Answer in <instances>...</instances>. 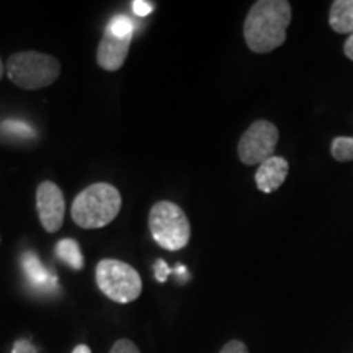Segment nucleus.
Masks as SVG:
<instances>
[{"label":"nucleus","mask_w":353,"mask_h":353,"mask_svg":"<svg viewBox=\"0 0 353 353\" xmlns=\"http://www.w3.org/2000/svg\"><path fill=\"white\" fill-rule=\"evenodd\" d=\"M291 23V6L286 0H259L244 21V38L250 51L270 52L286 41Z\"/></svg>","instance_id":"1"},{"label":"nucleus","mask_w":353,"mask_h":353,"mask_svg":"<svg viewBox=\"0 0 353 353\" xmlns=\"http://www.w3.org/2000/svg\"><path fill=\"white\" fill-rule=\"evenodd\" d=\"M121 210V195L113 185L94 183L76 196L72 203V219L83 229L108 226Z\"/></svg>","instance_id":"2"},{"label":"nucleus","mask_w":353,"mask_h":353,"mask_svg":"<svg viewBox=\"0 0 353 353\" xmlns=\"http://www.w3.org/2000/svg\"><path fill=\"white\" fill-rule=\"evenodd\" d=\"M61 64L56 57L38 51L15 52L7 61V76L17 87L38 90L56 82Z\"/></svg>","instance_id":"3"},{"label":"nucleus","mask_w":353,"mask_h":353,"mask_svg":"<svg viewBox=\"0 0 353 353\" xmlns=\"http://www.w3.org/2000/svg\"><path fill=\"white\" fill-rule=\"evenodd\" d=\"M149 231L152 239L165 250L183 249L192 236L185 211L172 201H159L149 211Z\"/></svg>","instance_id":"4"},{"label":"nucleus","mask_w":353,"mask_h":353,"mask_svg":"<svg viewBox=\"0 0 353 353\" xmlns=\"http://www.w3.org/2000/svg\"><path fill=\"white\" fill-rule=\"evenodd\" d=\"M95 280L101 293L114 303L128 304L139 298L143 281L139 273L117 259H103L97 265Z\"/></svg>","instance_id":"5"},{"label":"nucleus","mask_w":353,"mask_h":353,"mask_svg":"<svg viewBox=\"0 0 353 353\" xmlns=\"http://www.w3.org/2000/svg\"><path fill=\"white\" fill-rule=\"evenodd\" d=\"M280 132L273 123L259 120L247 128L237 144V156L245 165H260L273 157Z\"/></svg>","instance_id":"6"},{"label":"nucleus","mask_w":353,"mask_h":353,"mask_svg":"<svg viewBox=\"0 0 353 353\" xmlns=\"http://www.w3.org/2000/svg\"><path fill=\"white\" fill-rule=\"evenodd\" d=\"M37 210L41 226L46 232H56L63 226L65 200L63 190L54 182L39 183L37 190Z\"/></svg>","instance_id":"7"},{"label":"nucleus","mask_w":353,"mask_h":353,"mask_svg":"<svg viewBox=\"0 0 353 353\" xmlns=\"http://www.w3.org/2000/svg\"><path fill=\"white\" fill-rule=\"evenodd\" d=\"M132 37L120 38L117 34H113L108 30H105L103 38L99 44V50H97V63L101 69L110 70H118L125 64V59L130 52V44Z\"/></svg>","instance_id":"8"},{"label":"nucleus","mask_w":353,"mask_h":353,"mask_svg":"<svg viewBox=\"0 0 353 353\" xmlns=\"http://www.w3.org/2000/svg\"><path fill=\"white\" fill-rule=\"evenodd\" d=\"M290 165L286 159L280 156H273L259 165L257 174H255V183L257 188L263 193H273L283 185L288 176Z\"/></svg>","instance_id":"9"},{"label":"nucleus","mask_w":353,"mask_h":353,"mask_svg":"<svg viewBox=\"0 0 353 353\" xmlns=\"http://www.w3.org/2000/svg\"><path fill=\"white\" fill-rule=\"evenodd\" d=\"M329 25L335 33H353V0H335L330 6Z\"/></svg>","instance_id":"10"},{"label":"nucleus","mask_w":353,"mask_h":353,"mask_svg":"<svg viewBox=\"0 0 353 353\" xmlns=\"http://www.w3.org/2000/svg\"><path fill=\"white\" fill-rule=\"evenodd\" d=\"M21 265H23V272L26 278L30 280V283H33L38 288H50L51 285L56 283L54 276L44 268V265L39 262L37 254L26 252L21 257Z\"/></svg>","instance_id":"11"},{"label":"nucleus","mask_w":353,"mask_h":353,"mask_svg":"<svg viewBox=\"0 0 353 353\" xmlns=\"http://www.w3.org/2000/svg\"><path fill=\"white\" fill-rule=\"evenodd\" d=\"M57 259L68 263L72 270H82L83 268V255L77 241L74 239H63L57 242L56 245Z\"/></svg>","instance_id":"12"},{"label":"nucleus","mask_w":353,"mask_h":353,"mask_svg":"<svg viewBox=\"0 0 353 353\" xmlns=\"http://www.w3.org/2000/svg\"><path fill=\"white\" fill-rule=\"evenodd\" d=\"M330 154L337 162L353 161V138L347 136H337L330 144Z\"/></svg>","instance_id":"13"},{"label":"nucleus","mask_w":353,"mask_h":353,"mask_svg":"<svg viewBox=\"0 0 353 353\" xmlns=\"http://www.w3.org/2000/svg\"><path fill=\"white\" fill-rule=\"evenodd\" d=\"M108 32H112L113 34L120 38H126V37H132V32H134V25L132 21L128 19L125 15H118L110 21L107 26Z\"/></svg>","instance_id":"14"},{"label":"nucleus","mask_w":353,"mask_h":353,"mask_svg":"<svg viewBox=\"0 0 353 353\" xmlns=\"http://www.w3.org/2000/svg\"><path fill=\"white\" fill-rule=\"evenodd\" d=\"M2 132L6 134H10L13 138H23V139H30L34 136V131L25 123L15 121V120H7L2 125Z\"/></svg>","instance_id":"15"},{"label":"nucleus","mask_w":353,"mask_h":353,"mask_svg":"<svg viewBox=\"0 0 353 353\" xmlns=\"http://www.w3.org/2000/svg\"><path fill=\"white\" fill-rule=\"evenodd\" d=\"M110 353H141V352L131 341H128V339H120L118 342H114V345L112 347Z\"/></svg>","instance_id":"16"},{"label":"nucleus","mask_w":353,"mask_h":353,"mask_svg":"<svg viewBox=\"0 0 353 353\" xmlns=\"http://www.w3.org/2000/svg\"><path fill=\"white\" fill-rule=\"evenodd\" d=\"M154 272H156V278H157L159 283H164V281L167 280V276L172 273L169 265H167L164 260H161V259L157 260L156 265H154Z\"/></svg>","instance_id":"17"},{"label":"nucleus","mask_w":353,"mask_h":353,"mask_svg":"<svg viewBox=\"0 0 353 353\" xmlns=\"http://www.w3.org/2000/svg\"><path fill=\"white\" fill-rule=\"evenodd\" d=\"M12 353H38V350L30 341L20 339V341H17L15 345H13Z\"/></svg>","instance_id":"18"},{"label":"nucleus","mask_w":353,"mask_h":353,"mask_svg":"<svg viewBox=\"0 0 353 353\" xmlns=\"http://www.w3.org/2000/svg\"><path fill=\"white\" fill-rule=\"evenodd\" d=\"M219 353H249V350H247L244 342L231 341V342H228L223 348H221Z\"/></svg>","instance_id":"19"},{"label":"nucleus","mask_w":353,"mask_h":353,"mask_svg":"<svg viewBox=\"0 0 353 353\" xmlns=\"http://www.w3.org/2000/svg\"><path fill=\"white\" fill-rule=\"evenodd\" d=\"M132 10H134L136 15L148 17L149 13L152 12V3L144 2V0H134V2H132Z\"/></svg>","instance_id":"20"},{"label":"nucleus","mask_w":353,"mask_h":353,"mask_svg":"<svg viewBox=\"0 0 353 353\" xmlns=\"http://www.w3.org/2000/svg\"><path fill=\"white\" fill-rule=\"evenodd\" d=\"M343 52H345V56L348 57V59L353 61V33L347 38L345 44H343Z\"/></svg>","instance_id":"21"},{"label":"nucleus","mask_w":353,"mask_h":353,"mask_svg":"<svg viewBox=\"0 0 353 353\" xmlns=\"http://www.w3.org/2000/svg\"><path fill=\"white\" fill-rule=\"evenodd\" d=\"M72 353H92V352H90V348H88L87 345H77L72 350Z\"/></svg>","instance_id":"22"},{"label":"nucleus","mask_w":353,"mask_h":353,"mask_svg":"<svg viewBox=\"0 0 353 353\" xmlns=\"http://www.w3.org/2000/svg\"><path fill=\"white\" fill-rule=\"evenodd\" d=\"M3 74H6V68H3V63H2V59H0V81H2Z\"/></svg>","instance_id":"23"}]
</instances>
